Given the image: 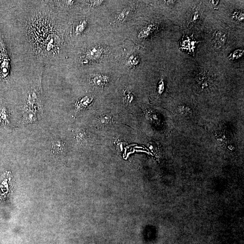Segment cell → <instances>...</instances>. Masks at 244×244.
Masks as SVG:
<instances>
[{
  "label": "cell",
  "mask_w": 244,
  "mask_h": 244,
  "mask_svg": "<svg viewBox=\"0 0 244 244\" xmlns=\"http://www.w3.org/2000/svg\"><path fill=\"white\" fill-rule=\"evenodd\" d=\"M10 39L29 67L65 66L68 59V13L48 0L12 1Z\"/></svg>",
  "instance_id": "1"
},
{
  "label": "cell",
  "mask_w": 244,
  "mask_h": 244,
  "mask_svg": "<svg viewBox=\"0 0 244 244\" xmlns=\"http://www.w3.org/2000/svg\"><path fill=\"white\" fill-rule=\"evenodd\" d=\"M201 42L196 41L193 38V34L191 36H184L179 42V48L181 50H186L192 54H195L197 43Z\"/></svg>",
  "instance_id": "2"
},
{
  "label": "cell",
  "mask_w": 244,
  "mask_h": 244,
  "mask_svg": "<svg viewBox=\"0 0 244 244\" xmlns=\"http://www.w3.org/2000/svg\"><path fill=\"white\" fill-rule=\"evenodd\" d=\"M73 26V36L77 39L84 35L88 26V21L86 19H77Z\"/></svg>",
  "instance_id": "3"
},
{
  "label": "cell",
  "mask_w": 244,
  "mask_h": 244,
  "mask_svg": "<svg viewBox=\"0 0 244 244\" xmlns=\"http://www.w3.org/2000/svg\"><path fill=\"white\" fill-rule=\"evenodd\" d=\"M212 40L214 47L219 49L226 42L227 34L220 30H216L212 34Z\"/></svg>",
  "instance_id": "4"
},
{
  "label": "cell",
  "mask_w": 244,
  "mask_h": 244,
  "mask_svg": "<svg viewBox=\"0 0 244 244\" xmlns=\"http://www.w3.org/2000/svg\"><path fill=\"white\" fill-rule=\"evenodd\" d=\"M109 78L107 75L103 74H97L91 77V83L94 86L98 87H103L108 82Z\"/></svg>",
  "instance_id": "5"
},
{
  "label": "cell",
  "mask_w": 244,
  "mask_h": 244,
  "mask_svg": "<svg viewBox=\"0 0 244 244\" xmlns=\"http://www.w3.org/2000/svg\"><path fill=\"white\" fill-rule=\"evenodd\" d=\"M93 99L89 95H85L81 98L75 103V110H81L88 106L92 101Z\"/></svg>",
  "instance_id": "6"
},
{
  "label": "cell",
  "mask_w": 244,
  "mask_h": 244,
  "mask_svg": "<svg viewBox=\"0 0 244 244\" xmlns=\"http://www.w3.org/2000/svg\"><path fill=\"white\" fill-rule=\"evenodd\" d=\"M64 144L62 141L59 139H55L53 141L52 144V152L56 156H60L62 154L64 151Z\"/></svg>",
  "instance_id": "7"
},
{
  "label": "cell",
  "mask_w": 244,
  "mask_h": 244,
  "mask_svg": "<svg viewBox=\"0 0 244 244\" xmlns=\"http://www.w3.org/2000/svg\"><path fill=\"white\" fill-rule=\"evenodd\" d=\"M25 110L26 111L23 115L24 121L26 123L35 121L37 119V116L34 111L29 108H25Z\"/></svg>",
  "instance_id": "8"
},
{
  "label": "cell",
  "mask_w": 244,
  "mask_h": 244,
  "mask_svg": "<svg viewBox=\"0 0 244 244\" xmlns=\"http://www.w3.org/2000/svg\"><path fill=\"white\" fill-rule=\"evenodd\" d=\"M244 52V49H239L235 50L234 52H233L228 56V58L229 59L232 60L239 59L243 56Z\"/></svg>",
  "instance_id": "9"
},
{
  "label": "cell",
  "mask_w": 244,
  "mask_h": 244,
  "mask_svg": "<svg viewBox=\"0 0 244 244\" xmlns=\"http://www.w3.org/2000/svg\"><path fill=\"white\" fill-rule=\"evenodd\" d=\"M76 139L79 143L81 144H85L86 142V137L85 132L82 131H78L76 132Z\"/></svg>",
  "instance_id": "10"
},
{
  "label": "cell",
  "mask_w": 244,
  "mask_h": 244,
  "mask_svg": "<svg viewBox=\"0 0 244 244\" xmlns=\"http://www.w3.org/2000/svg\"><path fill=\"white\" fill-rule=\"evenodd\" d=\"M232 18L239 21H243L244 19V12L242 10H236L233 13Z\"/></svg>",
  "instance_id": "11"
},
{
  "label": "cell",
  "mask_w": 244,
  "mask_h": 244,
  "mask_svg": "<svg viewBox=\"0 0 244 244\" xmlns=\"http://www.w3.org/2000/svg\"><path fill=\"white\" fill-rule=\"evenodd\" d=\"M199 18V13L197 10H194L190 18V21L188 22V25L191 23H193L196 22Z\"/></svg>",
  "instance_id": "12"
},
{
  "label": "cell",
  "mask_w": 244,
  "mask_h": 244,
  "mask_svg": "<svg viewBox=\"0 0 244 244\" xmlns=\"http://www.w3.org/2000/svg\"><path fill=\"white\" fill-rule=\"evenodd\" d=\"M103 1H85V2L90 7L96 8V7L100 6Z\"/></svg>",
  "instance_id": "13"
},
{
  "label": "cell",
  "mask_w": 244,
  "mask_h": 244,
  "mask_svg": "<svg viewBox=\"0 0 244 244\" xmlns=\"http://www.w3.org/2000/svg\"><path fill=\"white\" fill-rule=\"evenodd\" d=\"M139 62L140 59L138 57L132 56L128 59V64L131 66H136L137 64H138Z\"/></svg>",
  "instance_id": "14"
},
{
  "label": "cell",
  "mask_w": 244,
  "mask_h": 244,
  "mask_svg": "<svg viewBox=\"0 0 244 244\" xmlns=\"http://www.w3.org/2000/svg\"><path fill=\"white\" fill-rule=\"evenodd\" d=\"M152 26L150 25V26H148L146 28L144 29L141 32V34H142L141 35L143 37H146L148 36L151 32V30H152Z\"/></svg>",
  "instance_id": "15"
},
{
  "label": "cell",
  "mask_w": 244,
  "mask_h": 244,
  "mask_svg": "<svg viewBox=\"0 0 244 244\" xmlns=\"http://www.w3.org/2000/svg\"><path fill=\"white\" fill-rule=\"evenodd\" d=\"M128 12L127 11H123L120 13L118 16V21H124V20L125 19L127 15Z\"/></svg>",
  "instance_id": "16"
},
{
  "label": "cell",
  "mask_w": 244,
  "mask_h": 244,
  "mask_svg": "<svg viewBox=\"0 0 244 244\" xmlns=\"http://www.w3.org/2000/svg\"><path fill=\"white\" fill-rule=\"evenodd\" d=\"M110 120V117L108 116H103L100 119V122L102 124H106L109 122Z\"/></svg>",
  "instance_id": "17"
},
{
  "label": "cell",
  "mask_w": 244,
  "mask_h": 244,
  "mask_svg": "<svg viewBox=\"0 0 244 244\" xmlns=\"http://www.w3.org/2000/svg\"><path fill=\"white\" fill-rule=\"evenodd\" d=\"M164 82H163V80H161L159 84L158 87V90L159 93L161 94L163 92L164 90Z\"/></svg>",
  "instance_id": "18"
},
{
  "label": "cell",
  "mask_w": 244,
  "mask_h": 244,
  "mask_svg": "<svg viewBox=\"0 0 244 244\" xmlns=\"http://www.w3.org/2000/svg\"><path fill=\"white\" fill-rule=\"evenodd\" d=\"M211 2L212 3V5L214 6H216L218 5V3H219V1H211Z\"/></svg>",
  "instance_id": "19"
}]
</instances>
